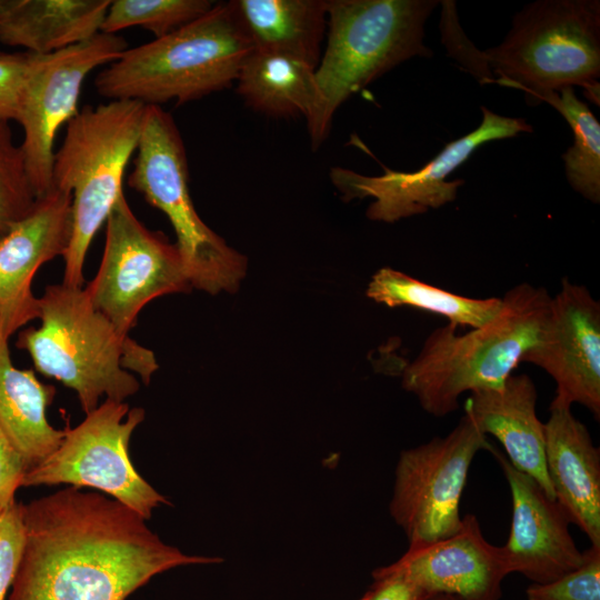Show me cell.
<instances>
[{
    "label": "cell",
    "instance_id": "6da1fadb",
    "mask_svg": "<svg viewBox=\"0 0 600 600\" xmlns=\"http://www.w3.org/2000/svg\"><path fill=\"white\" fill-rule=\"evenodd\" d=\"M22 521L8 600H127L162 572L220 561L183 553L122 502L72 486L22 503Z\"/></svg>",
    "mask_w": 600,
    "mask_h": 600
},
{
    "label": "cell",
    "instance_id": "7a4b0ae2",
    "mask_svg": "<svg viewBox=\"0 0 600 600\" xmlns=\"http://www.w3.org/2000/svg\"><path fill=\"white\" fill-rule=\"evenodd\" d=\"M39 328L19 332L16 346L30 354L39 372L72 389L86 414L102 396L124 402L139 391L129 370L149 383L158 369L153 352L121 333L82 287L48 286L39 298Z\"/></svg>",
    "mask_w": 600,
    "mask_h": 600
},
{
    "label": "cell",
    "instance_id": "3957f363",
    "mask_svg": "<svg viewBox=\"0 0 600 600\" xmlns=\"http://www.w3.org/2000/svg\"><path fill=\"white\" fill-rule=\"evenodd\" d=\"M501 299L499 312L467 333L451 323L434 329L403 368V389L429 414L446 417L459 408L461 394L502 386L539 340L550 311L548 291L521 282Z\"/></svg>",
    "mask_w": 600,
    "mask_h": 600
},
{
    "label": "cell",
    "instance_id": "277c9868",
    "mask_svg": "<svg viewBox=\"0 0 600 600\" xmlns=\"http://www.w3.org/2000/svg\"><path fill=\"white\" fill-rule=\"evenodd\" d=\"M252 50L233 1L218 2L169 34L126 49L94 87L110 100L182 104L230 87Z\"/></svg>",
    "mask_w": 600,
    "mask_h": 600
},
{
    "label": "cell",
    "instance_id": "5b68a950",
    "mask_svg": "<svg viewBox=\"0 0 600 600\" xmlns=\"http://www.w3.org/2000/svg\"><path fill=\"white\" fill-rule=\"evenodd\" d=\"M437 0H326L328 39L316 78L321 106L307 123L311 147L329 134L333 114L353 93L412 57H431L424 23Z\"/></svg>",
    "mask_w": 600,
    "mask_h": 600
},
{
    "label": "cell",
    "instance_id": "8992f818",
    "mask_svg": "<svg viewBox=\"0 0 600 600\" xmlns=\"http://www.w3.org/2000/svg\"><path fill=\"white\" fill-rule=\"evenodd\" d=\"M144 106L134 100L86 106L67 123L51 179V188L72 196V233L63 254L66 284L83 286L91 241L123 194V174L137 150Z\"/></svg>",
    "mask_w": 600,
    "mask_h": 600
},
{
    "label": "cell",
    "instance_id": "52a82bcc",
    "mask_svg": "<svg viewBox=\"0 0 600 600\" xmlns=\"http://www.w3.org/2000/svg\"><path fill=\"white\" fill-rule=\"evenodd\" d=\"M496 83L528 101L580 86L600 101V1L539 0L517 12L503 41L483 51Z\"/></svg>",
    "mask_w": 600,
    "mask_h": 600
},
{
    "label": "cell",
    "instance_id": "ba28073f",
    "mask_svg": "<svg viewBox=\"0 0 600 600\" xmlns=\"http://www.w3.org/2000/svg\"><path fill=\"white\" fill-rule=\"evenodd\" d=\"M188 182L186 148L174 119L161 106L146 104L128 183L169 219L191 287L211 294L233 292L246 274L247 258L202 221Z\"/></svg>",
    "mask_w": 600,
    "mask_h": 600
},
{
    "label": "cell",
    "instance_id": "9c48e42d",
    "mask_svg": "<svg viewBox=\"0 0 600 600\" xmlns=\"http://www.w3.org/2000/svg\"><path fill=\"white\" fill-rule=\"evenodd\" d=\"M142 408L106 399L74 428H66L60 446L26 472L21 487L70 484L93 488L122 502L146 520L160 504H170L133 467L129 446L144 420Z\"/></svg>",
    "mask_w": 600,
    "mask_h": 600
},
{
    "label": "cell",
    "instance_id": "30bf717a",
    "mask_svg": "<svg viewBox=\"0 0 600 600\" xmlns=\"http://www.w3.org/2000/svg\"><path fill=\"white\" fill-rule=\"evenodd\" d=\"M493 447L464 411L446 437L400 453L390 513L409 547L444 539L462 523L460 500L474 456Z\"/></svg>",
    "mask_w": 600,
    "mask_h": 600
},
{
    "label": "cell",
    "instance_id": "8fae6325",
    "mask_svg": "<svg viewBox=\"0 0 600 600\" xmlns=\"http://www.w3.org/2000/svg\"><path fill=\"white\" fill-rule=\"evenodd\" d=\"M191 288L176 243L147 229L121 194L106 221L100 267L84 288L93 307L129 334L147 303Z\"/></svg>",
    "mask_w": 600,
    "mask_h": 600
},
{
    "label": "cell",
    "instance_id": "7c38bea8",
    "mask_svg": "<svg viewBox=\"0 0 600 600\" xmlns=\"http://www.w3.org/2000/svg\"><path fill=\"white\" fill-rule=\"evenodd\" d=\"M126 49L124 38L99 32L48 54L30 52L17 122L23 129L20 147L37 198L52 187L53 141L60 127L78 113L84 79L97 67L116 61Z\"/></svg>",
    "mask_w": 600,
    "mask_h": 600
},
{
    "label": "cell",
    "instance_id": "4fadbf2b",
    "mask_svg": "<svg viewBox=\"0 0 600 600\" xmlns=\"http://www.w3.org/2000/svg\"><path fill=\"white\" fill-rule=\"evenodd\" d=\"M481 109L482 121L476 130L447 143L417 171H393L382 166L384 173L364 176L333 167L331 181L344 201L372 198L366 214L373 221L391 223L452 202L463 180L448 181L447 177L480 146L533 130L526 119L503 117L486 107Z\"/></svg>",
    "mask_w": 600,
    "mask_h": 600
},
{
    "label": "cell",
    "instance_id": "5bb4252c",
    "mask_svg": "<svg viewBox=\"0 0 600 600\" xmlns=\"http://www.w3.org/2000/svg\"><path fill=\"white\" fill-rule=\"evenodd\" d=\"M521 362L544 370L556 382L553 401L579 403L600 417V302L587 287L563 278L537 343Z\"/></svg>",
    "mask_w": 600,
    "mask_h": 600
},
{
    "label": "cell",
    "instance_id": "9a60e30c",
    "mask_svg": "<svg viewBox=\"0 0 600 600\" xmlns=\"http://www.w3.org/2000/svg\"><path fill=\"white\" fill-rule=\"evenodd\" d=\"M72 196L51 188L0 239V334L9 339L39 318L32 281L46 262L66 253L72 233Z\"/></svg>",
    "mask_w": 600,
    "mask_h": 600
},
{
    "label": "cell",
    "instance_id": "2e32d148",
    "mask_svg": "<svg viewBox=\"0 0 600 600\" xmlns=\"http://www.w3.org/2000/svg\"><path fill=\"white\" fill-rule=\"evenodd\" d=\"M490 452L511 491L510 534L500 547L508 573L518 572L532 583H546L578 568L584 560V551L576 546L563 509L533 478L516 469L503 453L494 448Z\"/></svg>",
    "mask_w": 600,
    "mask_h": 600
},
{
    "label": "cell",
    "instance_id": "e0dca14e",
    "mask_svg": "<svg viewBox=\"0 0 600 600\" xmlns=\"http://www.w3.org/2000/svg\"><path fill=\"white\" fill-rule=\"evenodd\" d=\"M389 567L428 596L448 594L460 600H499L502 580L509 574L500 547L486 540L473 514L462 518L456 533L409 547Z\"/></svg>",
    "mask_w": 600,
    "mask_h": 600
},
{
    "label": "cell",
    "instance_id": "ac0fdd59",
    "mask_svg": "<svg viewBox=\"0 0 600 600\" xmlns=\"http://www.w3.org/2000/svg\"><path fill=\"white\" fill-rule=\"evenodd\" d=\"M544 422L546 463L554 499L591 546L600 547V451L571 407L552 400Z\"/></svg>",
    "mask_w": 600,
    "mask_h": 600
},
{
    "label": "cell",
    "instance_id": "d6986e66",
    "mask_svg": "<svg viewBox=\"0 0 600 600\" xmlns=\"http://www.w3.org/2000/svg\"><path fill=\"white\" fill-rule=\"evenodd\" d=\"M537 388L524 373L511 374L497 388L470 393L464 404L480 430L493 436L506 458L519 471L533 478L548 496L554 493L546 463L544 423L537 416Z\"/></svg>",
    "mask_w": 600,
    "mask_h": 600
},
{
    "label": "cell",
    "instance_id": "ffe728a7",
    "mask_svg": "<svg viewBox=\"0 0 600 600\" xmlns=\"http://www.w3.org/2000/svg\"><path fill=\"white\" fill-rule=\"evenodd\" d=\"M110 0H0V42L48 54L100 32Z\"/></svg>",
    "mask_w": 600,
    "mask_h": 600
},
{
    "label": "cell",
    "instance_id": "44dd1931",
    "mask_svg": "<svg viewBox=\"0 0 600 600\" xmlns=\"http://www.w3.org/2000/svg\"><path fill=\"white\" fill-rule=\"evenodd\" d=\"M8 340L0 334V427L29 471L56 451L64 430L47 420L56 388L40 382L32 370L14 367Z\"/></svg>",
    "mask_w": 600,
    "mask_h": 600
},
{
    "label": "cell",
    "instance_id": "7402d4cb",
    "mask_svg": "<svg viewBox=\"0 0 600 600\" xmlns=\"http://www.w3.org/2000/svg\"><path fill=\"white\" fill-rule=\"evenodd\" d=\"M236 82L246 103L268 116L301 114L308 123L321 106L316 68L291 54L253 49Z\"/></svg>",
    "mask_w": 600,
    "mask_h": 600
},
{
    "label": "cell",
    "instance_id": "603a6c76",
    "mask_svg": "<svg viewBox=\"0 0 600 600\" xmlns=\"http://www.w3.org/2000/svg\"><path fill=\"white\" fill-rule=\"evenodd\" d=\"M253 49L298 57L314 68L327 28L326 0H233Z\"/></svg>",
    "mask_w": 600,
    "mask_h": 600
},
{
    "label": "cell",
    "instance_id": "cb8c5ba5",
    "mask_svg": "<svg viewBox=\"0 0 600 600\" xmlns=\"http://www.w3.org/2000/svg\"><path fill=\"white\" fill-rule=\"evenodd\" d=\"M366 294L389 308L401 306L429 311L457 327L478 328L500 310L501 298H470L428 284L402 271L381 268L371 278Z\"/></svg>",
    "mask_w": 600,
    "mask_h": 600
},
{
    "label": "cell",
    "instance_id": "d4e9b609",
    "mask_svg": "<svg viewBox=\"0 0 600 600\" xmlns=\"http://www.w3.org/2000/svg\"><path fill=\"white\" fill-rule=\"evenodd\" d=\"M553 107L573 132V144L562 154L572 189L592 203L600 202V123L573 88L541 94L537 102Z\"/></svg>",
    "mask_w": 600,
    "mask_h": 600
},
{
    "label": "cell",
    "instance_id": "484cf974",
    "mask_svg": "<svg viewBox=\"0 0 600 600\" xmlns=\"http://www.w3.org/2000/svg\"><path fill=\"white\" fill-rule=\"evenodd\" d=\"M210 0H113L107 10L100 32L116 34L130 27H141L157 38L208 12Z\"/></svg>",
    "mask_w": 600,
    "mask_h": 600
},
{
    "label": "cell",
    "instance_id": "4316f807",
    "mask_svg": "<svg viewBox=\"0 0 600 600\" xmlns=\"http://www.w3.org/2000/svg\"><path fill=\"white\" fill-rule=\"evenodd\" d=\"M21 147L16 144L9 122H0V239L33 207Z\"/></svg>",
    "mask_w": 600,
    "mask_h": 600
},
{
    "label": "cell",
    "instance_id": "83f0119b",
    "mask_svg": "<svg viewBox=\"0 0 600 600\" xmlns=\"http://www.w3.org/2000/svg\"><path fill=\"white\" fill-rule=\"evenodd\" d=\"M528 600H600V547L584 551L583 562L546 583H531Z\"/></svg>",
    "mask_w": 600,
    "mask_h": 600
},
{
    "label": "cell",
    "instance_id": "f1b7e54d",
    "mask_svg": "<svg viewBox=\"0 0 600 600\" xmlns=\"http://www.w3.org/2000/svg\"><path fill=\"white\" fill-rule=\"evenodd\" d=\"M441 37L449 54L481 84L496 83L483 51L478 50L458 23L454 1H441Z\"/></svg>",
    "mask_w": 600,
    "mask_h": 600
},
{
    "label": "cell",
    "instance_id": "f546056e",
    "mask_svg": "<svg viewBox=\"0 0 600 600\" xmlns=\"http://www.w3.org/2000/svg\"><path fill=\"white\" fill-rule=\"evenodd\" d=\"M23 538L22 502L14 500L0 516V600H8Z\"/></svg>",
    "mask_w": 600,
    "mask_h": 600
},
{
    "label": "cell",
    "instance_id": "4dcf8cb0",
    "mask_svg": "<svg viewBox=\"0 0 600 600\" xmlns=\"http://www.w3.org/2000/svg\"><path fill=\"white\" fill-rule=\"evenodd\" d=\"M30 57L0 51V122L17 121Z\"/></svg>",
    "mask_w": 600,
    "mask_h": 600
},
{
    "label": "cell",
    "instance_id": "1f68e13d",
    "mask_svg": "<svg viewBox=\"0 0 600 600\" xmlns=\"http://www.w3.org/2000/svg\"><path fill=\"white\" fill-rule=\"evenodd\" d=\"M373 583L359 600H424L429 596L389 566L372 572Z\"/></svg>",
    "mask_w": 600,
    "mask_h": 600
},
{
    "label": "cell",
    "instance_id": "d6a6232c",
    "mask_svg": "<svg viewBox=\"0 0 600 600\" xmlns=\"http://www.w3.org/2000/svg\"><path fill=\"white\" fill-rule=\"evenodd\" d=\"M28 468L0 427V516L16 500Z\"/></svg>",
    "mask_w": 600,
    "mask_h": 600
},
{
    "label": "cell",
    "instance_id": "836d02e7",
    "mask_svg": "<svg viewBox=\"0 0 600 600\" xmlns=\"http://www.w3.org/2000/svg\"><path fill=\"white\" fill-rule=\"evenodd\" d=\"M424 600H460V599L452 596H448V594H433V596H429Z\"/></svg>",
    "mask_w": 600,
    "mask_h": 600
}]
</instances>
